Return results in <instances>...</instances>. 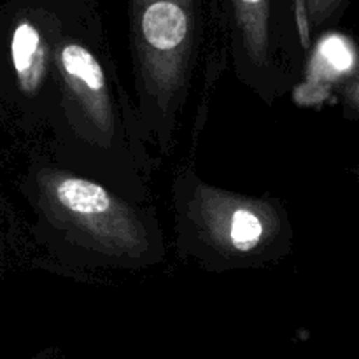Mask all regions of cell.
I'll return each mask as SVG.
<instances>
[{"mask_svg":"<svg viewBox=\"0 0 359 359\" xmlns=\"http://www.w3.org/2000/svg\"><path fill=\"white\" fill-rule=\"evenodd\" d=\"M13 62L23 81H34L42 67L41 39L30 23H21L13 37Z\"/></svg>","mask_w":359,"mask_h":359,"instance_id":"3","label":"cell"},{"mask_svg":"<svg viewBox=\"0 0 359 359\" xmlns=\"http://www.w3.org/2000/svg\"><path fill=\"white\" fill-rule=\"evenodd\" d=\"M238 14L248 25L259 27L266 16V2L269 0H233Z\"/></svg>","mask_w":359,"mask_h":359,"instance_id":"5","label":"cell"},{"mask_svg":"<svg viewBox=\"0 0 359 359\" xmlns=\"http://www.w3.org/2000/svg\"><path fill=\"white\" fill-rule=\"evenodd\" d=\"M263 224L262 219L255 212L248 209H238L231 217L230 237L235 248L241 251H249L256 248L258 242L262 241Z\"/></svg>","mask_w":359,"mask_h":359,"instance_id":"4","label":"cell"},{"mask_svg":"<svg viewBox=\"0 0 359 359\" xmlns=\"http://www.w3.org/2000/svg\"><path fill=\"white\" fill-rule=\"evenodd\" d=\"M62 63L72 79L83 84L91 93L102 95L105 91V79L97 58L79 44H67L62 49Z\"/></svg>","mask_w":359,"mask_h":359,"instance_id":"2","label":"cell"},{"mask_svg":"<svg viewBox=\"0 0 359 359\" xmlns=\"http://www.w3.org/2000/svg\"><path fill=\"white\" fill-rule=\"evenodd\" d=\"M340 0H307V6L314 16H321V14L328 13L332 7H335Z\"/></svg>","mask_w":359,"mask_h":359,"instance_id":"6","label":"cell"},{"mask_svg":"<svg viewBox=\"0 0 359 359\" xmlns=\"http://www.w3.org/2000/svg\"><path fill=\"white\" fill-rule=\"evenodd\" d=\"M58 198L70 212L77 216H93L107 212L111 198L100 186L84 179H65L58 186Z\"/></svg>","mask_w":359,"mask_h":359,"instance_id":"1","label":"cell"}]
</instances>
